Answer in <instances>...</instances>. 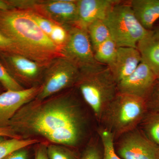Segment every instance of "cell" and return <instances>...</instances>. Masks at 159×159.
<instances>
[{
    "label": "cell",
    "mask_w": 159,
    "mask_h": 159,
    "mask_svg": "<svg viewBox=\"0 0 159 159\" xmlns=\"http://www.w3.org/2000/svg\"><path fill=\"white\" fill-rule=\"evenodd\" d=\"M40 85L0 93V127H6L18 111L37 97Z\"/></svg>",
    "instance_id": "cell-12"
},
{
    "label": "cell",
    "mask_w": 159,
    "mask_h": 159,
    "mask_svg": "<svg viewBox=\"0 0 159 159\" xmlns=\"http://www.w3.org/2000/svg\"><path fill=\"white\" fill-rule=\"evenodd\" d=\"M47 151L49 159H81L79 149L66 145L51 143L47 145Z\"/></svg>",
    "instance_id": "cell-20"
},
{
    "label": "cell",
    "mask_w": 159,
    "mask_h": 159,
    "mask_svg": "<svg viewBox=\"0 0 159 159\" xmlns=\"http://www.w3.org/2000/svg\"><path fill=\"white\" fill-rule=\"evenodd\" d=\"M79 74L80 69L73 63L62 57H56L46 67L35 99L44 100L75 87Z\"/></svg>",
    "instance_id": "cell-6"
},
{
    "label": "cell",
    "mask_w": 159,
    "mask_h": 159,
    "mask_svg": "<svg viewBox=\"0 0 159 159\" xmlns=\"http://www.w3.org/2000/svg\"><path fill=\"white\" fill-rule=\"evenodd\" d=\"M31 14V17L37 23L38 25L41 29L42 31L47 35L50 37L52 30L54 28L56 23L46 18L43 17L37 14L33 11L28 10Z\"/></svg>",
    "instance_id": "cell-27"
},
{
    "label": "cell",
    "mask_w": 159,
    "mask_h": 159,
    "mask_svg": "<svg viewBox=\"0 0 159 159\" xmlns=\"http://www.w3.org/2000/svg\"><path fill=\"white\" fill-rule=\"evenodd\" d=\"M0 52L16 53L24 55L19 48L11 40L0 32ZM25 56V55H24Z\"/></svg>",
    "instance_id": "cell-28"
},
{
    "label": "cell",
    "mask_w": 159,
    "mask_h": 159,
    "mask_svg": "<svg viewBox=\"0 0 159 159\" xmlns=\"http://www.w3.org/2000/svg\"><path fill=\"white\" fill-rule=\"evenodd\" d=\"M0 136L8 137L10 139H22L9 127H0Z\"/></svg>",
    "instance_id": "cell-31"
},
{
    "label": "cell",
    "mask_w": 159,
    "mask_h": 159,
    "mask_svg": "<svg viewBox=\"0 0 159 159\" xmlns=\"http://www.w3.org/2000/svg\"><path fill=\"white\" fill-rule=\"evenodd\" d=\"M142 61L147 64L159 78V25L148 30L138 43Z\"/></svg>",
    "instance_id": "cell-15"
},
{
    "label": "cell",
    "mask_w": 159,
    "mask_h": 159,
    "mask_svg": "<svg viewBox=\"0 0 159 159\" xmlns=\"http://www.w3.org/2000/svg\"><path fill=\"white\" fill-rule=\"evenodd\" d=\"M102 142L97 131L83 149L81 159H102Z\"/></svg>",
    "instance_id": "cell-23"
},
{
    "label": "cell",
    "mask_w": 159,
    "mask_h": 159,
    "mask_svg": "<svg viewBox=\"0 0 159 159\" xmlns=\"http://www.w3.org/2000/svg\"><path fill=\"white\" fill-rule=\"evenodd\" d=\"M56 24L52 30L50 39L53 43L61 49L68 37V27Z\"/></svg>",
    "instance_id": "cell-25"
},
{
    "label": "cell",
    "mask_w": 159,
    "mask_h": 159,
    "mask_svg": "<svg viewBox=\"0 0 159 159\" xmlns=\"http://www.w3.org/2000/svg\"><path fill=\"white\" fill-rule=\"evenodd\" d=\"M0 61L18 82L29 88L40 85L48 66L16 53L0 52Z\"/></svg>",
    "instance_id": "cell-8"
},
{
    "label": "cell",
    "mask_w": 159,
    "mask_h": 159,
    "mask_svg": "<svg viewBox=\"0 0 159 159\" xmlns=\"http://www.w3.org/2000/svg\"><path fill=\"white\" fill-rule=\"evenodd\" d=\"M97 132L101 139L103 147L102 159H122L115 149L112 134L99 126L97 128Z\"/></svg>",
    "instance_id": "cell-22"
},
{
    "label": "cell",
    "mask_w": 159,
    "mask_h": 159,
    "mask_svg": "<svg viewBox=\"0 0 159 159\" xmlns=\"http://www.w3.org/2000/svg\"><path fill=\"white\" fill-rule=\"evenodd\" d=\"M12 9L35 12L62 25L74 26L77 19V1L75 0H7Z\"/></svg>",
    "instance_id": "cell-7"
},
{
    "label": "cell",
    "mask_w": 159,
    "mask_h": 159,
    "mask_svg": "<svg viewBox=\"0 0 159 159\" xmlns=\"http://www.w3.org/2000/svg\"><path fill=\"white\" fill-rule=\"evenodd\" d=\"M138 127L147 139L159 147V112L147 111Z\"/></svg>",
    "instance_id": "cell-17"
},
{
    "label": "cell",
    "mask_w": 159,
    "mask_h": 159,
    "mask_svg": "<svg viewBox=\"0 0 159 159\" xmlns=\"http://www.w3.org/2000/svg\"><path fill=\"white\" fill-rule=\"evenodd\" d=\"M68 37L61 49V56L80 69L97 63L87 29L68 27Z\"/></svg>",
    "instance_id": "cell-9"
},
{
    "label": "cell",
    "mask_w": 159,
    "mask_h": 159,
    "mask_svg": "<svg viewBox=\"0 0 159 159\" xmlns=\"http://www.w3.org/2000/svg\"><path fill=\"white\" fill-rule=\"evenodd\" d=\"M11 9L6 0H0V10Z\"/></svg>",
    "instance_id": "cell-32"
},
{
    "label": "cell",
    "mask_w": 159,
    "mask_h": 159,
    "mask_svg": "<svg viewBox=\"0 0 159 159\" xmlns=\"http://www.w3.org/2000/svg\"><path fill=\"white\" fill-rule=\"evenodd\" d=\"M5 140H6L5 137L0 136V142H2V141H4Z\"/></svg>",
    "instance_id": "cell-33"
},
{
    "label": "cell",
    "mask_w": 159,
    "mask_h": 159,
    "mask_svg": "<svg viewBox=\"0 0 159 159\" xmlns=\"http://www.w3.org/2000/svg\"><path fill=\"white\" fill-rule=\"evenodd\" d=\"M103 20L118 48H137L148 31L137 20L129 4H121L120 1L113 6Z\"/></svg>",
    "instance_id": "cell-5"
},
{
    "label": "cell",
    "mask_w": 159,
    "mask_h": 159,
    "mask_svg": "<svg viewBox=\"0 0 159 159\" xmlns=\"http://www.w3.org/2000/svg\"><path fill=\"white\" fill-rule=\"evenodd\" d=\"M117 153L122 159H159V147L138 127L114 140Z\"/></svg>",
    "instance_id": "cell-10"
},
{
    "label": "cell",
    "mask_w": 159,
    "mask_h": 159,
    "mask_svg": "<svg viewBox=\"0 0 159 159\" xmlns=\"http://www.w3.org/2000/svg\"><path fill=\"white\" fill-rule=\"evenodd\" d=\"M87 30L93 51L111 38L108 28L103 20H98L92 23L88 27Z\"/></svg>",
    "instance_id": "cell-18"
},
{
    "label": "cell",
    "mask_w": 159,
    "mask_h": 159,
    "mask_svg": "<svg viewBox=\"0 0 159 159\" xmlns=\"http://www.w3.org/2000/svg\"><path fill=\"white\" fill-rule=\"evenodd\" d=\"M47 145L43 143L38 144L34 153V159H49L47 151Z\"/></svg>",
    "instance_id": "cell-30"
},
{
    "label": "cell",
    "mask_w": 159,
    "mask_h": 159,
    "mask_svg": "<svg viewBox=\"0 0 159 159\" xmlns=\"http://www.w3.org/2000/svg\"><path fill=\"white\" fill-rule=\"evenodd\" d=\"M147 111L144 99L118 93L102 112L98 126L112 134L115 140L137 128Z\"/></svg>",
    "instance_id": "cell-4"
},
{
    "label": "cell",
    "mask_w": 159,
    "mask_h": 159,
    "mask_svg": "<svg viewBox=\"0 0 159 159\" xmlns=\"http://www.w3.org/2000/svg\"><path fill=\"white\" fill-rule=\"evenodd\" d=\"M39 143L40 141L37 139H6L0 142V159H3L9 153L20 148Z\"/></svg>",
    "instance_id": "cell-21"
},
{
    "label": "cell",
    "mask_w": 159,
    "mask_h": 159,
    "mask_svg": "<svg viewBox=\"0 0 159 159\" xmlns=\"http://www.w3.org/2000/svg\"><path fill=\"white\" fill-rule=\"evenodd\" d=\"M129 5L137 20L147 30L159 19V0H132Z\"/></svg>",
    "instance_id": "cell-16"
},
{
    "label": "cell",
    "mask_w": 159,
    "mask_h": 159,
    "mask_svg": "<svg viewBox=\"0 0 159 159\" xmlns=\"http://www.w3.org/2000/svg\"><path fill=\"white\" fill-rule=\"evenodd\" d=\"M6 127L22 139L42 137L53 144L79 149L97 132L98 124L90 109L69 92L26 103Z\"/></svg>",
    "instance_id": "cell-1"
},
{
    "label": "cell",
    "mask_w": 159,
    "mask_h": 159,
    "mask_svg": "<svg viewBox=\"0 0 159 159\" xmlns=\"http://www.w3.org/2000/svg\"><path fill=\"white\" fill-rule=\"evenodd\" d=\"M157 79L150 67L142 61L132 74L118 83V93L145 100Z\"/></svg>",
    "instance_id": "cell-11"
},
{
    "label": "cell",
    "mask_w": 159,
    "mask_h": 159,
    "mask_svg": "<svg viewBox=\"0 0 159 159\" xmlns=\"http://www.w3.org/2000/svg\"><path fill=\"white\" fill-rule=\"evenodd\" d=\"M142 61V56L138 49L119 47L107 66L118 84L132 74Z\"/></svg>",
    "instance_id": "cell-14"
},
{
    "label": "cell",
    "mask_w": 159,
    "mask_h": 159,
    "mask_svg": "<svg viewBox=\"0 0 159 159\" xmlns=\"http://www.w3.org/2000/svg\"><path fill=\"white\" fill-rule=\"evenodd\" d=\"M0 83L6 91H20L25 89L10 75L1 61Z\"/></svg>",
    "instance_id": "cell-24"
},
{
    "label": "cell",
    "mask_w": 159,
    "mask_h": 159,
    "mask_svg": "<svg viewBox=\"0 0 159 159\" xmlns=\"http://www.w3.org/2000/svg\"><path fill=\"white\" fill-rule=\"evenodd\" d=\"M28 147L14 151L3 159H30V154Z\"/></svg>",
    "instance_id": "cell-29"
},
{
    "label": "cell",
    "mask_w": 159,
    "mask_h": 159,
    "mask_svg": "<svg viewBox=\"0 0 159 159\" xmlns=\"http://www.w3.org/2000/svg\"><path fill=\"white\" fill-rule=\"evenodd\" d=\"M118 47L110 38L94 51V58L98 63L107 66L114 59Z\"/></svg>",
    "instance_id": "cell-19"
},
{
    "label": "cell",
    "mask_w": 159,
    "mask_h": 159,
    "mask_svg": "<svg viewBox=\"0 0 159 159\" xmlns=\"http://www.w3.org/2000/svg\"><path fill=\"white\" fill-rule=\"evenodd\" d=\"M145 101L148 111L159 112V78L157 79Z\"/></svg>",
    "instance_id": "cell-26"
},
{
    "label": "cell",
    "mask_w": 159,
    "mask_h": 159,
    "mask_svg": "<svg viewBox=\"0 0 159 159\" xmlns=\"http://www.w3.org/2000/svg\"><path fill=\"white\" fill-rule=\"evenodd\" d=\"M0 32L11 40L30 59L48 65L61 51L40 29L25 9L0 10Z\"/></svg>",
    "instance_id": "cell-2"
},
{
    "label": "cell",
    "mask_w": 159,
    "mask_h": 159,
    "mask_svg": "<svg viewBox=\"0 0 159 159\" xmlns=\"http://www.w3.org/2000/svg\"><path fill=\"white\" fill-rule=\"evenodd\" d=\"M75 87L98 124L102 112L118 93L117 83L108 66L97 63L80 69Z\"/></svg>",
    "instance_id": "cell-3"
},
{
    "label": "cell",
    "mask_w": 159,
    "mask_h": 159,
    "mask_svg": "<svg viewBox=\"0 0 159 159\" xmlns=\"http://www.w3.org/2000/svg\"><path fill=\"white\" fill-rule=\"evenodd\" d=\"M116 0H77V19L76 25L87 29L90 24L98 20H104Z\"/></svg>",
    "instance_id": "cell-13"
}]
</instances>
